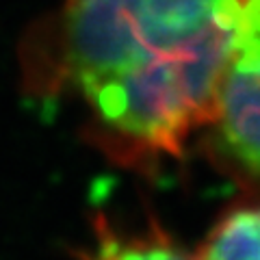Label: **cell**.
I'll return each instance as SVG.
<instances>
[{
    "label": "cell",
    "mask_w": 260,
    "mask_h": 260,
    "mask_svg": "<svg viewBox=\"0 0 260 260\" xmlns=\"http://www.w3.org/2000/svg\"><path fill=\"white\" fill-rule=\"evenodd\" d=\"M208 130L228 174L260 193V0H237L230 52Z\"/></svg>",
    "instance_id": "obj_2"
},
{
    "label": "cell",
    "mask_w": 260,
    "mask_h": 260,
    "mask_svg": "<svg viewBox=\"0 0 260 260\" xmlns=\"http://www.w3.org/2000/svg\"><path fill=\"white\" fill-rule=\"evenodd\" d=\"M234 11L237 0H61L24 30L20 85L74 100L95 150L150 172L213 124Z\"/></svg>",
    "instance_id": "obj_1"
},
{
    "label": "cell",
    "mask_w": 260,
    "mask_h": 260,
    "mask_svg": "<svg viewBox=\"0 0 260 260\" xmlns=\"http://www.w3.org/2000/svg\"><path fill=\"white\" fill-rule=\"evenodd\" d=\"M198 260H260V200L241 204L213 225Z\"/></svg>",
    "instance_id": "obj_4"
},
{
    "label": "cell",
    "mask_w": 260,
    "mask_h": 260,
    "mask_svg": "<svg viewBox=\"0 0 260 260\" xmlns=\"http://www.w3.org/2000/svg\"><path fill=\"white\" fill-rule=\"evenodd\" d=\"M76 260H198L162 228L150 219L141 228L113 223L107 215H95L93 237L76 251Z\"/></svg>",
    "instance_id": "obj_3"
}]
</instances>
